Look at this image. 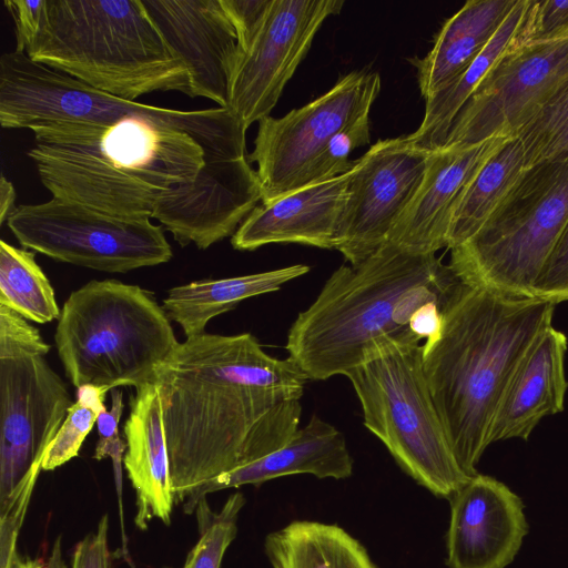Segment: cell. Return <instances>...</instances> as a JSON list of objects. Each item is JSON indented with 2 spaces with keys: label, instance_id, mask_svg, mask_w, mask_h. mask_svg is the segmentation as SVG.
Masks as SVG:
<instances>
[{
  "label": "cell",
  "instance_id": "cell-1",
  "mask_svg": "<svg viewBox=\"0 0 568 568\" xmlns=\"http://www.w3.org/2000/svg\"><path fill=\"white\" fill-rule=\"evenodd\" d=\"M246 130L227 108L149 105L111 123L36 128L27 154L52 197L154 219L181 246L206 250L262 201Z\"/></svg>",
  "mask_w": 568,
  "mask_h": 568
},
{
  "label": "cell",
  "instance_id": "cell-2",
  "mask_svg": "<svg viewBox=\"0 0 568 568\" xmlns=\"http://www.w3.org/2000/svg\"><path fill=\"white\" fill-rule=\"evenodd\" d=\"M308 381L251 333H202L155 372L175 504L217 476L284 446L300 428Z\"/></svg>",
  "mask_w": 568,
  "mask_h": 568
},
{
  "label": "cell",
  "instance_id": "cell-3",
  "mask_svg": "<svg viewBox=\"0 0 568 568\" xmlns=\"http://www.w3.org/2000/svg\"><path fill=\"white\" fill-rule=\"evenodd\" d=\"M435 254L386 242L357 265H342L288 329V357L308 379L346 376L386 344H419L415 325L462 285Z\"/></svg>",
  "mask_w": 568,
  "mask_h": 568
},
{
  "label": "cell",
  "instance_id": "cell-4",
  "mask_svg": "<svg viewBox=\"0 0 568 568\" xmlns=\"http://www.w3.org/2000/svg\"><path fill=\"white\" fill-rule=\"evenodd\" d=\"M555 306L462 283L443 311L439 332L423 345L432 398L468 477L478 474L508 383L530 345L551 326Z\"/></svg>",
  "mask_w": 568,
  "mask_h": 568
},
{
  "label": "cell",
  "instance_id": "cell-5",
  "mask_svg": "<svg viewBox=\"0 0 568 568\" xmlns=\"http://www.w3.org/2000/svg\"><path fill=\"white\" fill-rule=\"evenodd\" d=\"M16 51L124 100L192 95L186 67L142 0H45L39 27Z\"/></svg>",
  "mask_w": 568,
  "mask_h": 568
},
{
  "label": "cell",
  "instance_id": "cell-6",
  "mask_svg": "<svg viewBox=\"0 0 568 568\" xmlns=\"http://www.w3.org/2000/svg\"><path fill=\"white\" fill-rule=\"evenodd\" d=\"M54 342L75 388L110 390L153 383L179 343L154 294L116 280H93L63 304Z\"/></svg>",
  "mask_w": 568,
  "mask_h": 568
},
{
  "label": "cell",
  "instance_id": "cell-7",
  "mask_svg": "<svg viewBox=\"0 0 568 568\" xmlns=\"http://www.w3.org/2000/svg\"><path fill=\"white\" fill-rule=\"evenodd\" d=\"M422 352L419 344H386L346 377L361 403L364 426L418 485L449 499L470 477L452 450Z\"/></svg>",
  "mask_w": 568,
  "mask_h": 568
},
{
  "label": "cell",
  "instance_id": "cell-8",
  "mask_svg": "<svg viewBox=\"0 0 568 568\" xmlns=\"http://www.w3.org/2000/svg\"><path fill=\"white\" fill-rule=\"evenodd\" d=\"M567 221L568 159L532 165L480 229L450 248L448 265L469 286L534 297V285Z\"/></svg>",
  "mask_w": 568,
  "mask_h": 568
},
{
  "label": "cell",
  "instance_id": "cell-9",
  "mask_svg": "<svg viewBox=\"0 0 568 568\" xmlns=\"http://www.w3.org/2000/svg\"><path fill=\"white\" fill-rule=\"evenodd\" d=\"M50 348L36 326L0 305V508L36 484L74 403L45 358Z\"/></svg>",
  "mask_w": 568,
  "mask_h": 568
},
{
  "label": "cell",
  "instance_id": "cell-10",
  "mask_svg": "<svg viewBox=\"0 0 568 568\" xmlns=\"http://www.w3.org/2000/svg\"><path fill=\"white\" fill-rule=\"evenodd\" d=\"M7 225L26 247L55 261L100 272L128 273L168 263L163 226L52 197L18 205Z\"/></svg>",
  "mask_w": 568,
  "mask_h": 568
},
{
  "label": "cell",
  "instance_id": "cell-11",
  "mask_svg": "<svg viewBox=\"0 0 568 568\" xmlns=\"http://www.w3.org/2000/svg\"><path fill=\"white\" fill-rule=\"evenodd\" d=\"M377 72L352 71L324 94L282 118L258 121L254 150L262 203L304 186L305 178L332 136L371 108L378 97Z\"/></svg>",
  "mask_w": 568,
  "mask_h": 568
},
{
  "label": "cell",
  "instance_id": "cell-12",
  "mask_svg": "<svg viewBox=\"0 0 568 568\" xmlns=\"http://www.w3.org/2000/svg\"><path fill=\"white\" fill-rule=\"evenodd\" d=\"M568 78V37L521 44L484 79L455 118L443 148L514 136Z\"/></svg>",
  "mask_w": 568,
  "mask_h": 568
},
{
  "label": "cell",
  "instance_id": "cell-13",
  "mask_svg": "<svg viewBox=\"0 0 568 568\" xmlns=\"http://www.w3.org/2000/svg\"><path fill=\"white\" fill-rule=\"evenodd\" d=\"M429 153L399 136L377 141L355 160L335 247L351 265L387 242L423 180Z\"/></svg>",
  "mask_w": 568,
  "mask_h": 568
},
{
  "label": "cell",
  "instance_id": "cell-14",
  "mask_svg": "<svg viewBox=\"0 0 568 568\" xmlns=\"http://www.w3.org/2000/svg\"><path fill=\"white\" fill-rule=\"evenodd\" d=\"M343 4V0H272L255 38L240 52L231 79L227 109L246 129L270 115L320 27Z\"/></svg>",
  "mask_w": 568,
  "mask_h": 568
},
{
  "label": "cell",
  "instance_id": "cell-15",
  "mask_svg": "<svg viewBox=\"0 0 568 568\" xmlns=\"http://www.w3.org/2000/svg\"><path fill=\"white\" fill-rule=\"evenodd\" d=\"M448 500L447 567H508L528 534L521 498L500 480L477 474Z\"/></svg>",
  "mask_w": 568,
  "mask_h": 568
},
{
  "label": "cell",
  "instance_id": "cell-16",
  "mask_svg": "<svg viewBox=\"0 0 568 568\" xmlns=\"http://www.w3.org/2000/svg\"><path fill=\"white\" fill-rule=\"evenodd\" d=\"M158 29L186 67L191 98L229 108L239 59L236 30L222 0H142Z\"/></svg>",
  "mask_w": 568,
  "mask_h": 568
},
{
  "label": "cell",
  "instance_id": "cell-17",
  "mask_svg": "<svg viewBox=\"0 0 568 568\" xmlns=\"http://www.w3.org/2000/svg\"><path fill=\"white\" fill-rule=\"evenodd\" d=\"M506 138L430 151L423 180L387 242L414 254H435L447 247L452 215L460 195Z\"/></svg>",
  "mask_w": 568,
  "mask_h": 568
},
{
  "label": "cell",
  "instance_id": "cell-18",
  "mask_svg": "<svg viewBox=\"0 0 568 568\" xmlns=\"http://www.w3.org/2000/svg\"><path fill=\"white\" fill-rule=\"evenodd\" d=\"M352 170L257 205L232 235V246L253 251L266 244L298 243L335 250Z\"/></svg>",
  "mask_w": 568,
  "mask_h": 568
},
{
  "label": "cell",
  "instance_id": "cell-19",
  "mask_svg": "<svg viewBox=\"0 0 568 568\" xmlns=\"http://www.w3.org/2000/svg\"><path fill=\"white\" fill-rule=\"evenodd\" d=\"M567 336L547 327L530 345L514 372L496 412L490 444L511 438L527 440L537 424L562 412Z\"/></svg>",
  "mask_w": 568,
  "mask_h": 568
},
{
  "label": "cell",
  "instance_id": "cell-20",
  "mask_svg": "<svg viewBox=\"0 0 568 568\" xmlns=\"http://www.w3.org/2000/svg\"><path fill=\"white\" fill-rule=\"evenodd\" d=\"M353 465L344 435L314 414L284 446L207 481L182 507L184 513L191 515L211 493L244 485H261L288 475L310 474L320 479H345L352 476Z\"/></svg>",
  "mask_w": 568,
  "mask_h": 568
},
{
  "label": "cell",
  "instance_id": "cell-21",
  "mask_svg": "<svg viewBox=\"0 0 568 568\" xmlns=\"http://www.w3.org/2000/svg\"><path fill=\"white\" fill-rule=\"evenodd\" d=\"M126 450L124 468L135 491V525L145 530L153 519L171 524L175 504L163 414L158 387L142 385L130 397V414L123 426Z\"/></svg>",
  "mask_w": 568,
  "mask_h": 568
},
{
  "label": "cell",
  "instance_id": "cell-22",
  "mask_svg": "<svg viewBox=\"0 0 568 568\" xmlns=\"http://www.w3.org/2000/svg\"><path fill=\"white\" fill-rule=\"evenodd\" d=\"M518 0H469L443 24L432 50L414 58L424 100L463 73L486 48Z\"/></svg>",
  "mask_w": 568,
  "mask_h": 568
},
{
  "label": "cell",
  "instance_id": "cell-23",
  "mask_svg": "<svg viewBox=\"0 0 568 568\" xmlns=\"http://www.w3.org/2000/svg\"><path fill=\"white\" fill-rule=\"evenodd\" d=\"M534 0H518L497 33L479 55L454 81L425 100L424 118L408 139L434 151L445 145L450 126L484 79L511 50L523 44V36Z\"/></svg>",
  "mask_w": 568,
  "mask_h": 568
},
{
  "label": "cell",
  "instance_id": "cell-24",
  "mask_svg": "<svg viewBox=\"0 0 568 568\" xmlns=\"http://www.w3.org/2000/svg\"><path fill=\"white\" fill-rule=\"evenodd\" d=\"M308 272V265L294 264L241 276L197 280L170 288L162 306L191 337L204 333L212 318L234 310L242 301L278 291Z\"/></svg>",
  "mask_w": 568,
  "mask_h": 568
},
{
  "label": "cell",
  "instance_id": "cell-25",
  "mask_svg": "<svg viewBox=\"0 0 568 568\" xmlns=\"http://www.w3.org/2000/svg\"><path fill=\"white\" fill-rule=\"evenodd\" d=\"M264 549L272 568H377L366 548L333 524L292 521L268 534Z\"/></svg>",
  "mask_w": 568,
  "mask_h": 568
},
{
  "label": "cell",
  "instance_id": "cell-26",
  "mask_svg": "<svg viewBox=\"0 0 568 568\" xmlns=\"http://www.w3.org/2000/svg\"><path fill=\"white\" fill-rule=\"evenodd\" d=\"M526 169L519 139L507 136L460 195L452 215L448 248L460 245L480 229Z\"/></svg>",
  "mask_w": 568,
  "mask_h": 568
},
{
  "label": "cell",
  "instance_id": "cell-27",
  "mask_svg": "<svg viewBox=\"0 0 568 568\" xmlns=\"http://www.w3.org/2000/svg\"><path fill=\"white\" fill-rule=\"evenodd\" d=\"M0 305L39 324L61 315L54 290L34 253L4 240L0 241Z\"/></svg>",
  "mask_w": 568,
  "mask_h": 568
},
{
  "label": "cell",
  "instance_id": "cell-28",
  "mask_svg": "<svg viewBox=\"0 0 568 568\" xmlns=\"http://www.w3.org/2000/svg\"><path fill=\"white\" fill-rule=\"evenodd\" d=\"M526 166L568 159V78L562 81L516 131Z\"/></svg>",
  "mask_w": 568,
  "mask_h": 568
},
{
  "label": "cell",
  "instance_id": "cell-29",
  "mask_svg": "<svg viewBox=\"0 0 568 568\" xmlns=\"http://www.w3.org/2000/svg\"><path fill=\"white\" fill-rule=\"evenodd\" d=\"M244 504L242 493L232 494L219 511H212L206 498L197 504L194 514L199 539L182 568H221L224 555L236 537L239 514Z\"/></svg>",
  "mask_w": 568,
  "mask_h": 568
},
{
  "label": "cell",
  "instance_id": "cell-30",
  "mask_svg": "<svg viewBox=\"0 0 568 568\" xmlns=\"http://www.w3.org/2000/svg\"><path fill=\"white\" fill-rule=\"evenodd\" d=\"M105 387L84 385L77 388V400L68 409L67 417L48 447L41 469L54 470L79 455L82 444L106 409Z\"/></svg>",
  "mask_w": 568,
  "mask_h": 568
},
{
  "label": "cell",
  "instance_id": "cell-31",
  "mask_svg": "<svg viewBox=\"0 0 568 568\" xmlns=\"http://www.w3.org/2000/svg\"><path fill=\"white\" fill-rule=\"evenodd\" d=\"M369 141V112H366L332 136L312 164L304 186L349 172L355 165V161H349V154L356 148L368 144Z\"/></svg>",
  "mask_w": 568,
  "mask_h": 568
},
{
  "label": "cell",
  "instance_id": "cell-32",
  "mask_svg": "<svg viewBox=\"0 0 568 568\" xmlns=\"http://www.w3.org/2000/svg\"><path fill=\"white\" fill-rule=\"evenodd\" d=\"M111 408L104 409L97 419L98 436L93 458L97 460L109 457L112 460L119 503L121 508L122 464L126 450L124 442L119 433V424L123 415L124 403L121 389L111 392Z\"/></svg>",
  "mask_w": 568,
  "mask_h": 568
},
{
  "label": "cell",
  "instance_id": "cell-33",
  "mask_svg": "<svg viewBox=\"0 0 568 568\" xmlns=\"http://www.w3.org/2000/svg\"><path fill=\"white\" fill-rule=\"evenodd\" d=\"M535 298L554 304L568 301V221L534 285Z\"/></svg>",
  "mask_w": 568,
  "mask_h": 568
},
{
  "label": "cell",
  "instance_id": "cell-34",
  "mask_svg": "<svg viewBox=\"0 0 568 568\" xmlns=\"http://www.w3.org/2000/svg\"><path fill=\"white\" fill-rule=\"evenodd\" d=\"M564 37H568V0H534L523 44Z\"/></svg>",
  "mask_w": 568,
  "mask_h": 568
},
{
  "label": "cell",
  "instance_id": "cell-35",
  "mask_svg": "<svg viewBox=\"0 0 568 568\" xmlns=\"http://www.w3.org/2000/svg\"><path fill=\"white\" fill-rule=\"evenodd\" d=\"M71 568H114L109 547V515L104 514L94 530L88 532L75 546Z\"/></svg>",
  "mask_w": 568,
  "mask_h": 568
},
{
  "label": "cell",
  "instance_id": "cell-36",
  "mask_svg": "<svg viewBox=\"0 0 568 568\" xmlns=\"http://www.w3.org/2000/svg\"><path fill=\"white\" fill-rule=\"evenodd\" d=\"M236 30L240 52L246 50L258 32L272 0H222Z\"/></svg>",
  "mask_w": 568,
  "mask_h": 568
},
{
  "label": "cell",
  "instance_id": "cell-37",
  "mask_svg": "<svg viewBox=\"0 0 568 568\" xmlns=\"http://www.w3.org/2000/svg\"><path fill=\"white\" fill-rule=\"evenodd\" d=\"M45 0H6L4 6L14 22L17 47L22 45L32 37L39 27Z\"/></svg>",
  "mask_w": 568,
  "mask_h": 568
},
{
  "label": "cell",
  "instance_id": "cell-38",
  "mask_svg": "<svg viewBox=\"0 0 568 568\" xmlns=\"http://www.w3.org/2000/svg\"><path fill=\"white\" fill-rule=\"evenodd\" d=\"M12 568H67L61 549V536H59L48 556L38 558H13Z\"/></svg>",
  "mask_w": 568,
  "mask_h": 568
},
{
  "label": "cell",
  "instance_id": "cell-39",
  "mask_svg": "<svg viewBox=\"0 0 568 568\" xmlns=\"http://www.w3.org/2000/svg\"><path fill=\"white\" fill-rule=\"evenodd\" d=\"M13 184L2 174L0 178V223L7 222L17 209Z\"/></svg>",
  "mask_w": 568,
  "mask_h": 568
}]
</instances>
